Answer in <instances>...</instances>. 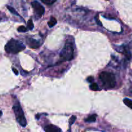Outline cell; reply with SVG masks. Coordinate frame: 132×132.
<instances>
[{
    "instance_id": "277c9868",
    "label": "cell",
    "mask_w": 132,
    "mask_h": 132,
    "mask_svg": "<svg viewBox=\"0 0 132 132\" xmlns=\"http://www.w3.org/2000/svg\"><path fill=\"white\" fill-rule=\"evenodd\" d=\"M60 58L63 61H71L74 58V50L71 44H65L60 52Z\"/></svg>"
},
{
    "instance_id": "5b68a950",
    "label": "cell",
    "mask_w": 132,
    "mask_h": 132,
    "mask_svg": "<svg viewBox=\"0 0 132 132\" xmlns=\"http://www.w3.org/2000/svg\"><path fill=\"white\" fill-rule=\"evenodd\" d=\"M32 6L34 8L35 12H36V14H38L39 17L43 15V13L45 12V9L44 7L39 3V2L36 1H34L32 3Z\"/></svg>"
},
{
    "instance_id": "d6986e66",
    "label": "cell",
    "mask_w": 132,
    "mask_h": 132,
    "mask_svg": "<svg viewBox=\"0 0 132 132\" xmlns=\"http://www.w3.org/2000/svg\"><path fill=\"white\" fill-rule=\"evenodd\" d=\"M12 70H13V72H14L16 75H18L19 72H18V71L17 70V69H16V68H12Z\"/></svg>"
},
{
    "instance_id": "4fadbf2b",
    "label": "cell",
    "mask_w": 132,
    "mask_h": 132,
    "mask_svg": "<svg viewBox=\"0 0 132 132\" xmlns=\"http://www.w3.org/2000/svg\"><path fill=\"white\" fill-rule=\"evenodd\" d=\"M27 27L29 30H32L34 28V24H33L32 19H29L27 22Z\"/></svg>"
},
{
    "instance_id": "8992f818",
    "label": "cell",
    "mask_w": 132,
    "mask_h": 132,
    "mask_svg": "<svg viewBox=\"0 0 132 132\" xmlns=\"http://www.w3.org/2000/svg\"><path fill=\"white\" fill-rule=\"evenodd\" d=\"M27 44L31 48H34V49H36L38 48L40 46V43L38 41L36 40V39H33V38H27Z\"/></svg>"
},
{
    "instance_id": "7c38bea8",
    "label": "cell",
    "mask_w": 132,
    "mask_h": 132,
    "mask_svg": "<svg viewBox=\"0 0 132 132\" xmlns=\"http://www.w3.org/2000/svg\"><path fill=\"white\" fill-rule=\"evenodd\" d=\"M90 89L92 90H94V91H96L99 89L98 88V85L95 83H92L91 85H90Z\"/></svg>"
},
{
    "instance_id": "52a82bcc",
    "label": "cell",
    "mask_w": 132,
    "mask_h": 132,
    "mask_svg": "<svg viewBox=\"0 0 132 132\" xmlns=\"http://www.w3.org/2000/svg\"><path fill=\"white\" fill-rule=\"evenodd\" d=\"M45 130L47 132H60L62 131L61 129L54 125L47 126L45 128Z\"/></svg>"
},
{
    "instance_id": "9a60e30c",
    "label": "cell",
    "mask_w": 132,
    "mask_h": 132,
    "mask_svg": "<svg viewBox=\"0 0 132 132\" xmlns=\"http://www.w3.org/2000/svg\"><path fill=\"white\" fill-rule=\"evenodd\" d=\"M18 31L19 32H25L27 31V29L25 26H20L19 27L18 29Z\"/></svg>"
},
{
    "instance_id": "ac0fdd59",
    "label": "cell",
    "mask_w": 132,
    "mask_h": 132,
    "mask_svg": "<svg viewBox=\"0 0 132 132\" xmlns=\"http://www.w3.org/2000/svg\"><path fill=\"white\" fill-rule=\"evenodd\" d=\"M88 81V82H89V83H92V82L93 81V80H94V78L93 77H88V79H87Z\"/></svg>"
},
{
    "instance_id": "ba28073f",
    "label": "cell",
    "mask_w": 132,
    "mask_h": 132,
    "mask_svg": "<svg viewBox=\"0 0 132 132\" xmlns=\"http://www.w3.org/2000/svg\"><path fill=\"white\" fill-rule=\"evenodd\" d=\"M96 116H97V115H96V114H93V115H90L88 118L85 119V121H86V122H94L96 119Z\"/></svg>"
},
{
    "instance_id": "44dd1931",
    "label": "cell",
    "mask_w": 132,
    "mask_h": 132,
    "mask_svg": "<svg viewBox=\"0 0 132 132\" xmlns=\"http://www.w3.org/2000/svg\"><path fill=\"white\" fill-rule=\"evenodd\" d=\"M0 19H1V18H0Z\"/></svg>"
},
{
    "instance_id": "ffe728a7",
    "label": "cell",
    "mask_w": 132,
    "mask_h": 132,
    "mask_svg": "<svg viewBox=\"0 0 132 132\" xmlns=\"http://www.w3.org/2000/svg\"><path fill=\"white\" fill-rule=\"evenodd\" d=\"M1 115H2V112L1 111V110H0V117H1Z\"/></svg>"
},
{
    "instance_id": "6da1fadb",
    "label": "cell",
    "mask_w": 132,
    "mask_h": 132,
    "mask_svg": "<svg viewBox=\"0 0 132 132\" xmlns=\"http://www.w3.org/2000/svg\"><path fill=\"white\" fill-rule=\"evenodd\" d=\"M25 48V46L20 41L16 39H10L5 45V49L9 54H18Z\"/></svg>"
},
{
    "instance_id": "7a4b0ae2",
    "label": "cell",
    "mask_w": 132,
    "mask_h": 132,
    "mask_svg": "<svg viewBox=\"0 0 132 132\" xmlns=\"http://www.w3.org/2000/svg\"><path fill=\"white\" fill-rule=\"evenodd\" d=\"M99 77L102 83L108 88H113L115 86L116 81L113 73L107 72H102L100 73Z\"/></svg>"
},
{
    "instance_id": "8fae6325",
    "label": "cell",
    "mask_w": 132,
    "mask_h": 132,
    "mask_svg": "<svg viewBox=\"0 0 132 132\" xmlns=\"http://www.w3.org/2000/svg\"><path fill=\"white\" fill-rule=\"evenodd\" d=\"M7 9H8V10L10 11L12 14H14V15H19V14H18V13L17 12V11L15 10V9L13 8V7H12L11 6H9V5H7Z\"/></svg>"
},
{
    "instance_id": "9c48e42d",
    "label": "cell",
    "mask_w": 132,
    "mask_h": 132,
    "mask_svg": "<svg viewBox=\"0 0 132 132\" xmlns=\"http://www.w3.org/2000/svg\"><path fill=\"white\" fill-rule=\"evenodd\" d=\"M124 103L128 107L130 108L131 109H132V100L130 99L125 98L124 99Z\"/></svg>"
},
{
    "instance_id": "30bf717a",
    "label": "cell",
    "mask_w": 132,
    "mask_h": 132,
    "mask_svg": "<svg viewBox=\"0 0 132 132\" xmlns=\"http://www.w3.org/2000/svg\"><path fill=\"white\" fill-rule=\"evenodd\" d=\"M57 19L55 18V17H52L51 18V19H50V21L48 22V25L49 27H54V26L57 24Z\"/></svg>"
},
{
    "instance_id": "3957f363",
    "label": "cell",
    "mask_w": 132,
    "mask_h": 132,
    "mask_svg": "<svg viewBox=\"0 0 132 132\" xmlns=\"http://www.w3.org/2000/svg\"><path fill=\"white\" fill-rule=\"evenodd\" d=\"M13 110L16 115V118L18 122L20 124L22 127H25L27 125V120L25 117L24 114L23 112L22 108H21L19 104H16L13 106Z\"/></svg>"
},
{
    "instance_id": "5bb4252c",
    "label": "cell",
    "mask_w": 132,
    "mask_h": 132,
    "mask_svg": "<svg viewBox=\"0 0 132 132\" xmlns=\"http://www.w3.org/2000/svg\"><path fill=\"white\" fill-rule=\"evenodd\" d=\"M76 117H75V116H72V117H71L70 118H69V126H71L75 122V121L76 120Z\"/></svg>"
},
{
    "instance_id": "2e32d148",
    "label": "cell",
    "mask_w": 132,
    "mask_h": 132,
    "mask_svg": "<svg viewBox=\"0 0 132 132\" xmlns=\"http://www.w3.org/2000/svg\"><path fill=\"white\" fill-rule=\"evenodd\" d=\"M95 21H96V23L98 24V25H100V26L102 25V23H101V22L100 21L99 19H98V15H96V16H95Z\"/></svg>"
},
{
    "instance_id": "e0dca14e",
    "label": "cell",
    "mask_w": 132,
    "mask_h": 132,
    "mask_svg": "<svg viewBox=\"0 0 132 132\" xmlns=\"http://www.w3.org/2000/svg\"><path fill=\"white\" fill-rule=\"evenodd\" d=\"M43 3H45L47 4V5H49V4H51V0H41Z\"/></svg>"
}]
</instances>
